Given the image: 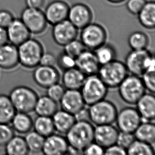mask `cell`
<instances>
[{
    "label": "cell",
    "mask_w": 155,
    "mask_h": 155,
    "mask_svg": "<svg viewBox=\"0 0 155 155\" xmlns=\"http://www.w3.org/2000/svg\"><path fill=\"white\" fill-rule=\"evenodd\" d=\"M94 127L89 121H76L66 134L69 147L82 153L85 148L94 141Z\"/></svg>",
    "instance_id": "obj_1"
},
{
    "label": "cell",
    "mask_w": 155,
    "mask_h": 155,
    "mask_svg": "<svg viewBox=\"0 0 155 155\" xmlns=\"http://www.w3.org/2000/svg\"><path fill=\"white\" fill-rule=\"evenodd\" d=\"M124 63L129 73L140 77L147 71H155L153 54L147 49L131 50L126 56Z\"/></svg>",
    "instance_id": "obj_2"
},
{
    "label": "cell",
    "mask_w": 155,
    "mask_h": 155,
    "mask_svg": "<svg viewBox=\"0 0 155 155\" xmlns=\"http://www.w3.org/2000/svg\"><path fill=\"white\" fill-rule=\"evenodd\" d=\"M124 63L114 60L101 65L97 75L108 88H117L128 75Z\"/></svg>",
    "instance_id": "obj_3"
},
{
    "label": "cell",
    "mask_w": 155,
    "mask_h": 155,
    "mask_svg": "<svg viewBox=\"0 0 155 155\" xmlns=\"http://www.w3.org/2000/svg\"><path fill=\"white\" fill-rule=\"evenodd\" d=\"M88 111L90 121L95 126L114 123L118 112L115 104L105 99L89 106Z\"/></svg>",
    "instance_id": "obj_4"
},
{
    "label": "cell",
    "mask_w": 155,
    "mask_h": 155,
    "mask_svg": "<svg viewBox=\"0 0 155 155\" xmlns=\"http://www.w3.org/2000/svg\"><path fill=\"white\" fill-rule=\"evenodd\" d=\"M80 90L85 105L90 106L105 99L108 87L97 74L87 76Z\"/></svg>",
    "instance_id": "obj_5"
},
{
    "label": "cell",
    "mask_w": 155,
    "mask_h": 155,
    "mask_svg": "<svg viewBox=\"0 0 155 155\" xmlns=\"http://www.w3.org/2000/svg\"><path fill=\"white\" fill-rule=\"evenodd\" d=\"M120 97L128 104H136L146 93V88L140 76L128 75L117 87Z\"/></svg>",
    "instance_id": "obj_6"
},
{
    "label": "cell",
    "mask_w": 155,
    "mask_h": 155,
    "mask_svg": "<svg viewBox=\"0 0 155 155\" xmlns=\"http://www.w3.org/2000/svg\"><path fill=\"white\" fill-rule=\"evenodd\" d=\"M19 63L24 67L33 68L40 64L44 52L42 44L38 40L29 38L18 46Z\"/></svg>",
    "instance_id": "obj_7"
},
{
    "label": "cell",
    "mask_w": 155,
    "mask_h": 155,
    "mask_svg": "<svg viewBox=\"0 0 155 155\" xmlns=\"http://www.w3.org/2000/svg\"><path fill=\"white\" fill-rule=\"evenodd\" d=\"M9 97L17 112L27 113L34 111L38 97L35 91L24 86L13 88Z\"/></svg>",
    "instance_id": "obj_8"
},
{
    "label": "cell",
    "mask_w": 155,
    "mask_h": 155,
    "mask_svg": "<svg viewBox=\"0 0 155 155\" xmlns=\"http://www.w3.org/2000/svg\"><path fill=\"white\" fill-rule=\"evenodd\" d=\"M107 33L104 28L97 23H91L82 29L81 41L85 48L95 51L106 43Z\"/></svg>",
    "instance_id": "obj_9"
},
{
    "label": "cell",
    "mask_w": 155,
    "mask_h": 155,
    "mask_svg": "<svg viewBox=\"0 0 155 155\" xmlns=\"http://www.w3.org/2000/svg\"><path fill=\"white\" fill-rule=\"evenodd\" d=\"M20 19L30 32L35 35L44 31L48 23L44 12L39 8L26 7L21 12Z\"/></svg>",
    "instance_id": "obj_10"
},
{
    "label": "cell",
    "mask_w": 155,
    "mask_h": 155,
    "mask_svg": "<svg viewBox=\"0 0 155 155\" xmlns=\"http://www.w3.org/2000/svg\"><path fill=\"white\" fill-rule=\"evenodd\" d=\"M115 122L120 131L134 133L142 119L136 108L128 107L117 112Z\"/></svg>",
    "instance_id": "obj_11"
},
{
    "label": "cell",
    "mask_w": 155,
    "mask_h": 155,
    "mask_svg": "<svg viewBox=\"0 0 155 155\" xmlns=\"http://www.w3.org/2000/svg\"><path fill=\"white\" fill-rule=\"evenodd\" d=\"M78 29L66 19L53 25L52 37L57 44L64 46L78 36Z\"/></svg>",
    "instance_id": "obj_12"
},
{
    "label": "cell",
    "mask_w": 155,
    "mask_h": 155,
    "mask_svg": "<svg viewBox=\"0 0 155 155\" xmlns=\"http://www.w3.org/2000/svg\"><path fill=\"white\" fill-rule=\"evenodd\" d=\"M33 78L38 85L42 88H47L53 84L58 83L61 75L54 66L39 65L34 70Z\"/></svg>",
    "instance_id": "obj_13"
},
{
    "label": "cell",
    "mask_w": 155,
    "mask_h": 155,
    "mask_svg": "<svg viewBox=\"0 0 155 155\" xmlns=\"http://www.w3.org/2000/svg\"><path fill=\"white\" fill-rule=\"evenodd\" d=\"M90 8L83 3H76L69 8L68 20L78 29H82L92 20Z\"/></svg>",
    "instance_id": "obj_14"
},
{
    "label": "cell",
    "mask_w": 155,
    "mask_h": 155,
    "mask_svg": "<svg viewBox=\"0 0 155 155\" xmlns=\"http://www.w3.org/2000/svg\"><path fill=\"white\" fill-rule=\"evenodd\" d=\"M69 9L66 2L55 0L47 6L44 12L47 22L54 25L68 19Z\"/></svg>",
    "instance_id": "obj_15"
},
{
    "label": "cell",
    "mask_w": 155,
    "mask_h": 155,
    "mask_svg": "<svg viewBox=\"0 0 155 155\" xmlns=\"http://www.w3.org/2000/svg\"><path fill=\"white\" fill-rule=\"evenodd\" d=\"M119 132L112 124L96 126L94 130V141L105 149L116 143Z\"/></svg>",
    "instance_id": "obj_16"
},
{
    "label": "cell",
    "mask_w": 155,
    "mask_h": 155,
    "mask_svg": "<svg viewBox=\"0 0 155 155\" xmlns=\"http://www.w3.org/2000/svg\"><path fill=\"white\" fill-rule=\"evenodd\" d=\"M68 148L66 137L62 134L54 133L45 138L42 153L46 155H66Z\"/></svg>",
    "instance_id": "obj_17"
},
{
    "label": "cell",
    "mask_w": 155,
    "mask_h": 155,
    "mask_svg": "<svg viewBox=\"0 0 155 155\" xmlns=\"http://www.w3.org/2000/svg\"><path fill=\"white\" fill-rule=\"evenodd\" d=\"M76 67L87 76L97 75L101 65L94 51L85 49L75 59Z\"/></svg>",
    "instance_id": "obj_18"
},
{
    "label": "cell",
    "mask_w": 155,
    "mask_h": 155,
    "mask_svg": "<svg viewBox=\"0 0 155 155\" xmlns=\"http://www.w3.org/2000/svg\"><path fill=\"white\" fill-rule=\"evenodd\" d=\"M59 103L62 110L73 115L85 106L81 93L77 90H66Z\"/></svg>",
    "instance_id": "obj_19"
},
{
    "label": "cell",
    "mask_w": 155,
    "mask_h": 155,
    "mask_svg": "<svg viewBox=\"0 0 155 155\" xmlns=\"http://www.w3.org/2000/svg\"><path fill=\"white\" fill-rule=\"evenodd\" d=\"M6 30L8 41L17 47L30 37L31 33L20 19L15 18Z\"/></svg>",
    "instance_id": "obj_20"
},
{
    "label": "cell",
    "mask_w": 155,
    "mask_h": 155,
    "mask_svg": "<svg viewBox=\"0 0 155 155\" xmlns=\"http://www.w3.org/2000/svg\"><path fill=\"white\" fill-rule=\"evenodd\" d=\"M136 105L142 122H152L155 120V98L153 93H145Z\"/></svg>",
    "instance_id": "obj_21"
},
{
    "label": "cell",
    "mask_w": 155,
    "mask_h": 155,
    "mask_svg": "<svg viewBox=\"0 0 155 155\" xmlns=\"http://www.w3.org/2000/svg\"><path fill=\"white\" fill-rule=\"evenodd\" d=\"M19 63L18 47L8 42L0 46V68L12 69Z\"/></svg>",
    "instance_id": "obj_22"
},
{
    "label": "cell",
    "mask_w": 155,
    "mask_h": 155,
    "mask_svg": "<svg viewBox=\"0 0 155 155\" xmlns=\"http://www.w3.org/2000/svg\"><path fill=\"white\" fill-rule=\"evenodd\" d=\"M86 76L76 67L64 71L61 76L62 85L66 90H80Z\"/></svg>",
    "instance_id": "obj_23"
},
{
    "label": "cell",
    "mask_w": 155,
    "mask_h": 155,
    "mask_svg": "<svg viewBox=\"0 0 155 155\" xmlns=\"http://www.w3.org/2000/svg\"><path fill=\"white\" fill-rule=\"evenodd\" d=\"M51 117L55 131L61 134H66L76 121L73 114L62 109L58 110Z\"/></svg>",
    "instance_id": "obj_24"
},
{
    "label": "cell",
    "mask_w": 155,
    "mask_h": 155,
    "mask_svg": "<svg viewBox=\"0 0 155 155\" xmlns=\"http://www.w3.org/2000/svg\"><path fill=\"white\" fill-rule=\"evenodd\" d=\"M10 123L15 131L20 134H26L33 127V120L28 113L17 112Z\"/></svg>",
    "instance_id": "obj_25"
},
{
    "label": "cell",
    "mask_w": 155,
    "mask_h": 155,
    "mask_svg": "<svg viewBox=\"0 0 155 155\" xmlns=\"http://www.w3.org/2000/svg\"><path fill=\"white\" fill-rule=\"evenodd\" d=\"M58 110L57 102L54 101L48 95L38 97L34 111L37 114L51 117Z\"/></svg>",
    "instance_id": "obj_26"
},
{
    "label": "cell",
    "mask_w": 155,
    "mask_h": 155,
    "mask_svg": "<svg viewBox=\"0 0 155 155\" xmlns=\"http://www.w3.org/2000/svg\"><path fill=\"white\" fill-rule=\"evenodd\" d=\"M137 140L153 145L155 141V126L151 121H143L134 132Z\"/></svg>",
    "instance_id": "obj_27"
},
{
    "label": "cell",
    "mask_w": 155,
    "mask_h": 155,
    "mask_svg": "<svg viewBox=\"0 0 155 155\" xmlns=\"http://www.w3.org/2000/svg\"><path fill=\"white\" fill-rule=\"evenodd\" d=\"M138 20L143 27L153 29L155 27V3L153 1L146 2L138 14Z\"/></svg>",
    "instance_id": "obj_28"
},
{
    "label": "cell",
    "mask_w": 155,
    "mask_h": 155,
    "mask_svg": "<svg viewBox=\"0 0 155 155\" xmlns=\"http://www.w3.org/2000/svg\"><path fill=\"white\" fill-rule=\"evenodd\" d=\"M34 130L45 138L54 133V126L52 117L38 115L33 121Z\"/></svg>",
    "instance_id": "obj_29"
},
{
    "label": "cell",
    "mask_w": 155,
    "mask_h": 155,
    "mask_svg": "<svg viewBox=\"0 0 155 155\" xmlns=\"http://www.w3.org/2000/svg\"><path fill=\"white\" fill-rule=\"evenodd\" d=\"M16 112L10 97L0 95V124L10 123Z\"/></svg>",
    "instance_id": "obj_30"
},
{
    "label": "cell",
    "mask_w": 155,
    "mask_h": 155,
    "mask_svg": "<svg viewBox=\"0 0 155 155\" xmlns=\"http://www.w3.org/2000/svg\"><path fill=\"white\" fill-rule=\"evenodd\" d=\"M5 147V153L8 155H26L29 152L25 139L22 137L14 136Z\"/></svg>",
    "instance_id": "obj_31"
},
{
    "label": "cell",
    "mask_w": 155,
    "mask_h": 155,
    "mask_svg": "<svg viewBox=\"0 0 155 155\" xmlns=\"http://www.w3.org/2000/svg\"><path fill=\"white\" fill-rule=\"evenodd\" d=\"M29 151L32 153H38L42 152V147L45 138L34 131H30L24 138Z\"/></svg>",
    "instance_id": "obj_32"
},
{
    "label": "cell",
    "mask_w": 155,
    "mask_h": 155,
    "mask_svg": "<svg viewBox=\"0 0 155 155\" xmlns=\"http://www.w3.org/2000/svg\"><path fill=\"white\" fill-rule=\"evenodd\" d=\"M100 65L106 64L116 59L117 51L113 45L105 43L94 51Z\"/></svg>",
    "instance_id": "obj_33"
},
{
    "label": "cell",
    "mask_w": 155,
    "mask_h": 155,
    "mask_svg": "<svg viewBox=\"0 0 155 155\" xmlns=\"http://www.w3.org/2000/svg\"><path fill=\"white\" fill-rule=\"evenodd\" d=\"M128 42L131 50H143L147 49L149 39L147 34L144 32L134 31L129 36Z\"/></svg>",
    "instance_id": "obj_34"
},
{
    "label": "cell",
    "mask_w": 155,
    "mask_h": 155,
    "mask_svg": "<svg viewBox=\"0 0 155 155\" xmlns=\"http://www.w3.org/2000/svg\"><path fill=\"white\" fill-rule=\"evenodd\" d=\"M154 153L152 145L137 139L127 149V155H153Z\"/></svg>",
    "instance_id": "obj_35"
},
{
    "label": "cell",
    "mask_w": 155,
    "mask_h": 155,
    "mask_svg": "<svg viewBox=\"0 0 155 155\" xmlns=\"http://www.w3.org/2000/svg\"><path fill=\"white\" fill-rule=\"evenodd\" d=\"M64 47V51L75 59L86 49L82 41L76 39L72 40Z\"/></svg>",
    "instance_id": "obj_36"
},
{
    "label": "cell",
    "mask_w": 155,
    "mask_h": 155,
    "mask_svg": "<svg viewBox=\"0 0 155 155\" xmlns=\"http://www.w3.org/2000/svg\"><path fill=\"white\" fill-rule=\"evenodd\" d=\"M56 64L61 69L65 71L76 67L75 58L63 51L56 57Z\"/></svg>",
    "instance_id": "obj_37"
},
{
    "label": "cell",
    "mask_w": 155,
    "mask_h": 155,
    "mask_svg": "<svg viewBox=\"0 0 155 155\" xmlns=\"http://www.w3.org/2000/svg\"><path fill=\"white\" fill-rule=\"evenodd\" d=\"M47 95L56 102H59L63 95L65 93V89L62 84L57 83L47 88Z\"/></svg>",
    "instance_id": "obj_38"
},
{
    "label": "cell",
    "mask_w": 155,
    "mask_h": 155,
    "mask_svg": "<svg viewBox=\"0 0 155 155\" xmlns=\"http://www.w3.org/2000/svg\"><path fill=\"white\" fill-rule=\"evenodd\" d=\"M135 140L134 133L120 131L117 135L116 143L127 150Z\"/></svg>",
    "instance_id": "obj_39"
},
{
    "label": "cell",
    "mask_w": 155,
    "mask_h": 155,
    "mask_svg": "<svg viewBox=\"0 0 155 155\" xmlns=\"http://www.w3.org/2000/svg\"><path fill=\"white\" fill-rule=\"evenodd\" d=\"M14 136V130L8 124H0V146H5Z\"/></svg>",
    "instance_id": "obj_40"
},
{
    "label": "cell",
    "mask_w": 155,
    "mask_h": 155,
    "mask_svg": "<svg viewBox=\"0 0 155 155\" xmlns=\"http://www.w3.org/2000/svg\"><path fill=\"white\" fill-rule=\"evenodd\" d=\"M146 90L154 94L155 91V71H147L141 76Z\"/></svg>",
    "instance_id": "obj_41"
},
{
    "label": "cell",
    "mask_w": 155,
    "mask_h": 155,
    "mask_svg": "<svg viewBox=\"0 0 155 155\" xmlns=\"http://www.w3.org/2000/svg\"><path fill=\"white\" fill-rule=\"evenodd\" d=\"M146 2V0H128L126 6L131 14L138 15Z\"/></svg>",
    "instance_id": "obj_42"
},
{
    "label": "cell",
    "mask_w": 155,
    "mask_h": 155,
    "mask_svg": "<svg viewBox=\"0 0 155 155\" xmlns=\"http://www.w3.org/2000/svg\"><path fill=\"white\" fill-rule=\"evenodd\" d=\"M104 148L93 141L83 150L82 153L86 155H102L104 153Z\"/></svg>",
    "instance_id": "obj_43"
},
{
    "label": "cell",
    "mask_w": 155,
    "mask_h": 155,
    "mask_svg": "<svg viewBox=\"0 0 155 155\" xmlns=\"http://www.w3.org/2000/svg\"><path fill=\"white\" fill-rule=\"evenodd\" d=\"M14 19L15 17L10 11L6 10H0V27L6 29Z\"/></svg>",
    "instance_id": "obj_44"
},
{
    "label": "cell",
    "mask_w": 155,
    "mask_h": 155,
    "mask_svg": "<svg viewBox=\"0 0 155 155\" xmlns=\"http://www.w3.org/2000/svg\"><path fill=\"white\" fill-rule=\"evenodd\" d=\"M56 64V57L51 52H44L40 59L39 65L54 66Z\"/></svg>",
    "instance_id": "obj_45"
},
{
    "label": "cell",
    "mask_w": 155,
    "mask_h": 155,
    "mask_svg": "<svg viewBox=\"0 0 155 155\" xmlns=\"http://www.w3.org/2000/svg\"><path fill=\"white\" fill-rule=\"evenodd\" d=\"M104 155H127V150L115 143L105 148Z\"/></svg>",
    "instance_id": "obj_46"
},
{
    "label": "cell",
    "mask_w": 155,
    "mask_h": 155,
    "mask_svg": "<svg viewBox=\"0 0 155 155\" xmlns=\"http://www.w3.org/2000/svg\"><path fill=\"white\" fill-rule=\"evenodd\" d=\"M74 115L76 121H90L88 109L85 108V107Z\"/></svg>",
    "instance_id": "obj_47"
},
{
    "label": "cell",
    "mask_w": 155,
    "mask_h": 155,
    "mask_svg": "<svg viewBox=\"0 0 155 155\" xmlns=\"http://www.w3.org/2000/svg\"><path fill=\"white\" fill-rule=\"evenodd\" d=\"M45 0H25L27 7L41 9L44 5Z\"/></svg>",
    "instance_id": "obj_48"
},
{
    "label": "cell",
    "mask_w": 155,
    "mask_h": 155,
    "mask_svg": "<svg viewBox=\"0 0 155 155\" xmlns=\"http://www.w3.org/2000/svg\"><path fill=\"white\" fill-rule=\"evenodd\" d=\"M8 42L7 32L5 28L0 27V46Z\"/></svg>",
    "instance_id": "obj_49"
},
{
    "label": "cell",
    "mask_w": 155,
    "mask_h": 155,
    "mask_svg": "<svg viewBox=\"0 0 155 155\" xmlns=\"http://www.w3.org/2000/svg\"><path fill=\"white\" fill-rule=\"evenodd\" d=\"M107 1L111 3H113V4H119V3L124 2L126 0H107Z\"/></svg>",
    "instance_id": "obj_50"
}]
</instances>
